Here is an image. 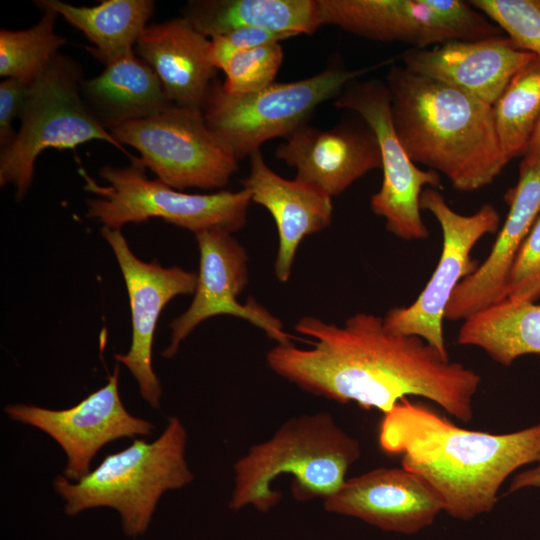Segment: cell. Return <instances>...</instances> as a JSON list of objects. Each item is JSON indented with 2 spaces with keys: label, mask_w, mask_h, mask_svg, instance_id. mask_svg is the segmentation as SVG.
Masks as SVG:
<instances>
[{
  "label": "cell",
  "mask_w": 540,
  "mask_h": 540,
  "mask_svg": "<svg viewBox=\"0 0 540 540\" xmlns=\"http://www.w3.org/2000/svg\"><path fill=\"white\" fill-rule=\"evenodd\" d=\"M295 330L311 337L313 347L277 344L266 362L301 389L384 414L401 399L419 396L462 422L472 420L481 376L418 336L392 332L383 318L357 313L340 327L303 316Z\"/></svg>",
  "instance_id": "1"
},
{
  "label": "cell",
  "mask_w": 540,
  "mask_h": 540,
  "mask_svg": "<svg viewBox=\"0 0 540 540\" xmlns=\"http://www.w3.org/2000/svg\"><path fill=\"white\" fill-rule=\"evenodd\" d=\"M378 442L435 492L443 512L467 521L491 512L503 482L540 460V423L504 434L470 430L403 398L384 414Z\"/></svg>",
  "instance_id": "2"
},
{
  "label": "cell",
  "mask_w": 540,
  "mask_h": 540,
  "mask_svg": "<svg viewBox=\"0 0 540 540\" xmlns=\"http://www.w3.org/2000/svg\"><path fill=\"white\" fill-rule=\"evenodd\" d=\"M385 83L396 135L414 163L462 192L491 184L507 165L492 105L404 66L391 67Z\"/></svg>",
  "instance_id": "3"
},
{
  "label": "cell",
  "mask_w": 540,
  "mask_h": 540,
  "mask_svg": "<svg viewBox=\"0 0 540 540\" xmlns=\"http://www.w3.org/2000/svg\"><path fill=\"white\" fill-rule=\"evenodd\" d=\"M360 456L358 439L343 430L330 413L291 417L235 462L229 508L252 506L268 512L281 500V492L273 490L272 483L283 474L292 477L296 500H324L341 488Z\"/></svg>",
  "instance_id": "4"
},
{
  "label": "cell",
  "mask_w": 540,
  "mask_h": 540,
  "mask_svg": "<svg viewBox=\"0 0 540 540\" xmlns=\"http://www.w3.org/2000/svg\"><path fill=\"white\" fill-rule=\"evenodd\" d=\"M186 438L182 422L171 416L156 440L135 439L106 455L78 481L56 477L53 486L65 502V512L76 515L110 507L119 512L126 535L143 534L163 493L181 489L194 478L185 459Z\"/></svg>",
  "instance_id": "5"
},
{
  "label": "cell",
  "mask_w": 540,
  "mask_h": 540,
  "mask_svg": "<svg viewBox=\"0 0 540 540\" xmlns=\"http://www.w3.org/2000/svg\"><path fill=\"white\" fill-rule=\"evenodd\" d=\"M140 157H130L125 167L103 166L101 185L83 167L78 172L83 189L96 197L86 200L88 218L114 230L128 223H140L157 217L185 228L195 235L224 229L231 233L242 229L247 220L251 194L245 188L231 192L190 194L174 189L160 180L148 179Z\"/></svg>",
  "instance_id": "6"
},
{
  "label": "cell",
  "mask_w": 540,
  "mask_h": 540,
  "mask_svg": "<svg viewBox=\"0 0 540 540\" xmlns=\"http://www.w3.org/2000/svg\"><path fill=\"white\" fill-rule=\"evenodd\" d=\"M84 80L81 65L59 53L29 86L16 137L0 151V185L12 184L17 200L27 194L36 160L46 149L100 140L132 157L88 108L81 94Z\"/></svg>",
  "instance_id": "7"
},
{
  "label": "cell",
  "mask_w": 540,
  "mask_h": 540,
  "mask_svg": "<svg viewBox=\"0 0 540 540\" xmlns=\"http://www.w3.org/2000/svg\"><path fill=\"white\" fill-rule=\"evenodd\" d=\"M372 67L348 70L332 63L323 71L293 82H274L246 94L227 93L216 79L202 107L207 126L238 160L250 157L265 142L287 138L307 124L323 102Z\"/></svg>",
  "instance_id": "8"
},
{
  "label": "cell",
  "mask_w": 540,
  "mask_h": 540,
  "mask_svg": "<svg viewBox=\"0 0 540 540\" xmlns=\"http://www.w3.org/2000/svg\"><path fill=\"white\" fill-rule=\"evenodd\" d=\"M109 132L122 146L136 149L158 180L180 191L223 188L239 168V161L210 130L199 108L172 104Z\"/></svg>",
  "instance_id": "9"
},
{
  "label": "cell",
  "mask_w": 540,
  "mask_h": 540,
  "mask_svg": "<svg viewBox=\"0 0 540 540\" xmlns=\"http://www.w3.org/2000/svg\"><path fill=\"white\" fill-rule=\"evenodd\" d=\"M322 25L381 42L430 48L453 40L475 41L503 31L461 0H317Z\"/></svg>",
  "instance_id": "10"
},
{
  "label": "cell",
  "mask_w": 540,
  "mask_h": 540,
  "mask_svg": "<svg viewBox=\"0 0 540 540\" xmlns=\"http://www.w3.org/2000/svg\"><path fill=\"white\" fill-rule=\"evenodd\" d=\"M420 208L432 213L441 227L440 260L417 299L408 306L390 309L383 320L392 332L418 336L449 357L442 327L446 307L456 286L478 267L471 258L473 247L484 235L497 231L500 216L490 204L474 214L462 215L431 187L422 191Z\"/></svg>",
  "instance_id": "11"
},
{
  "label": "cell",
  "mask_w": 540,
  "mask_h": 540,
  "mask_svg": "<svg viewBox=\"0 0 540 540\" xmlns=\"http://www.w3.org/2000/svg\"><path fill=\"white\" fill-rule=\"evenodd\" d=\"M334 106L358 114L376 135L383 181L371 198L374 214L383 217L386 229L398 238L426 239L429 232L421 217L420 196L425 188L441 185L440 175L431 169H420L405 151L393 126L386 83L355 79L343 88Z\"/></svg>",
  "instance_id": "12"
},
{
  "label": "cell",
  "mask_w": 540,
  "mask_h": 540,
  "mask_svg": "<svg viewBox=\"0 0 540 540\" xmlns=\"http://www.w3.org/2000/svg\"><path fill=\"white\" fill-rule=\"evenodd\" d=\"M7 416L49 435L63 449L67 462L63 476L78 481L90 470L97 452L106 444L125 437L147 436L150 421L130 414L119 394V366L107 383L66 409H48L30 404H9Z\"/></svg>",
  "instance_id": "13"
},
{
  "label": "cell",
  "mask_w": 540,
  "mask_h": 540,
  "mask_svg": "<svg viewBox=\"0 0 540 540\" xmlns=\"http://www.w3.org/2000/svg\"><path fill=\"white\" fill-rule=\"evenodd\" d=\"M231 234L211 229L195 235L200 261L194 297L188 309L170 323V343L161 352L164 358L174 357L182 341L201 322L217 315L247 320L278 344H290L294 338L283 330L277 317L254 299L249 298L246 304L238 301L248 283V255Z\"/></svg>",
  "instance_id": "14"
},
{
  "label": "cell",
  "mask_w": 540,
  "mask_h": 540,
  "mask_svg": "<svg viewBox=\"0 0 540 540\" xmlns=\"http://www.w3.org/2000/svg\"><path fill=\"white\" fill-rule=\"evenodd\" d=\"M102 237L113 250L122 272L131 310L132 339L127 353L115 354L137 381L142 398L159 408L162 387L152 367V345L160 313L177 295L194 294L197 274L181 267L144 262L131 251L121 230L102 226Z\"/></svg>",
  "instance_id": "15"
},
{
  "label": "cell",
  "mask_w": 540,
  "mask_h": 540,
  "mask_svg": "<svg viewBox=\"0 0 540 540\" xmlns=\"http://www.w3.org/2000/svg\"><path fill=\"white\" fill-rule=\"evenodd\" d=\"M323 506L328 512L405 535L430 526L443 512L435 492L403 467H380L346 479L337 492L323 500Z\"/></svg>",
  "instance_id": "16"
},
{
  "label": "cell",
  "mask_w": 540,
  "mask_h": 540,
  "mask_svg": "<svg viewBox=\"0 0 540 540\" xmlns=\"http://www.w3.org/2000/svg\"><path fill=\"white\" fill-rule=\"evenodd\" d=\"M275 157L296 170L295 178L331 197L382 167L376 135L365 121L362 125L342 123L328 130L305 124L277 146Z\"/></svg>",
  "instance_id": "17"
},
{
  "label": "cell",
  "mask_w": 540,
  "mask_h": 540,
  "mask_svg": "<svg viewBox=\"0 0 540 540\" xmlns=\"http://www.w3.org/2000/svg\"><path fill=\"white\" fill-rule=\"evenodd\" d=\"M535 57L501 35L409 48L401 55V61L415 74L458 88L493 106L512 77Z\"/></svg>",
  "instance_id": "18"
},
{
  "label": "cell",
  "mask_w": 540,
  "mask_h": 540,
  "mask_svg": "<svg viewBox=\"0 0 540 540\" xmlns=\"http://www.w3.org/2000/svg\"><path fill=\"white\" fill-rule=\"evenodd\" d=\"M505 200L509 212L488 257L455 288L445 318L466 320L504 299L507 277L522 243L540 215V159L523 158L516 185Z\"/></svg>",
  "instance_id": "19"
},
{
  "label": "cell",
  "mask_w": 540,
  "mask_h": 540,
  "mask_svg": "<svg viewBox=\"0 0 540 540\" xmlns=\"http://www.w3.org/2000/svg\"><path fill=\"white\" fill-rule=\"evenodd\" d=\"M250 171L242 180L251 201L265 207L278 231L275 275L285 283L294 264L297 249L309 235L326 229L332 220V197L300 179H285L265 162L260 150L249 157Z\"/></svg>",
  "instance_id": "20"
},
{
  "label": "cell",
  "mask_w": 540,
  "mask_h": 540,
  "mask_svg": "<svg viewBox=\"0 0 540 540\" xmlns=\"http://www.w3.org/2000/svg\"><path fill=\"white\" fill-rule=\"evenodd\" d=\"M209 40L183 17L147 25L135 54L156 73L171 103L202 109L217 69L207 57Z\"/></svg>",
  "instance_id": "21"
},
{
  "label": "cell",
  "mask_w": 540,
  "mask_h": 540,
  "mask_svg": "<svg viewBox=\"0 0 540 540\" xmlns=\"http://www.w3.org/2000/svg\"><path fill=\"white\" fill-rule=\"evenodd\" d=\"M81 94L108 131L154 116L173 104L154 70L135 52L106 63L99 75L84 80Z\"/></svg>",
  "instance_id": "22"
},
{
  "label": "cell",
  "mask_w": 540,
  "mask_h": 540,
  "mask_svg": "<svg viewBox=\"0 0 540 540\" xmlns=\"http://www.w3.org/2000/svg\"><path fill=\"white\" fill-rule=\"evenodd\" d=\"M182 17L207 38L244 27L311 35L322 26L317 0H191Z\"/></svg>",
  "instance_id": "23"
},
{
  "label": "cell",
  "mask_w": 540,
  "mask_h": 540,
  "mask_svg": "<svg viewBox=\"0 0 540 540\" xmlns=\"http://www.w3.org/2000/svg\"><path fill=\"white\" fill-rule=\"evenodd\" d=\"M80 30L94 47L88 51L106 64L134 52L141 33L155 9L152 0H104L92 7L60 0H39Z\"/></svg>",
  "instance_id": "24"
},
{
  "label": "cell",
  "mask_w": 540,
  "mask_h": 540,
  "mask_svg": "<svg viewBox=\"0 0 540 540\" xmlns=\"http://www.w3.org/2000/svg\"><path fill=\"white\" fill-rule=\"evenodd\" d=\"M457 343L478 347L503 366L526 354H540V305L493 304L463 321Z\"/></svg>",
  "instance_id": "25"
},
{
  "label": "cell",
  "mask_w": 540,
  "mask_h": 540,
  "mask_svg": "<svg viewBox=\"0 0 540 540\" xmlns=\"http://www.w3.org/2000/svg\"><path fill=\"white\" fill-rule=\"evenodd\" d=\"M492 107L505 158L523 156L540 119V57L512 77Z\"/></svg>",
  "instance_id": "26"
},
{
  "label": "cell",
  "mask_w": 540,
  "mask_h": 540,
  "mask_svg": "<svg viewBox=\"0 0 540 540\" xmlns=\"http://www.w3.org/2000/svg\"><path fill=\"white\" fill-rule=\"evenodd\" d=\"M42 16L22 30H0V75L31 85L60 53L67 39L55 33L58 13L37 5Z\"/></svg>",
  "instance_id": "27"
},
{
  "label": "cell",
  "mask_w": 540,
  "mask_h": 540,
  "mask_svg": "<svg viewBox=\"0 0 540 540\" xmlns=\"http://www.w3.org/2000/svg\"><path fill=\"white\" fill-rule=\"evenodd\" d=\"M521 49L540 57V0H472Z\"/></svg>",
  "instance_id": "28"
},
{
  "label": "cell",
  "mask_w": 540,
  "mask_h": 540,
  "mask_svg": "<svg viewBox=\"0 0 540 540\" xmlns=\"http://www.w3.org/2000/svg\"><path fill=\"white\" fill-rule=\"evenodd\" d=\"M279 43H270L236 53L223 72V89L230 94H246L264 89L275 82L283 62Z\"/></svg>",
  "instance_id": "29"
},
{
  "label": "cell",
  "mask_w": 540,
  "mask_h": 540,
  "mask_svg": "<svg viewBox=\"0 0 540 540\" xmlns=\"http://www.w3.org/2000/svg\"><path fill=\"white\" fill-rule=\"evenodd\" d=\"M540 298V215L510 268L503 301L534 302Z\"/></svg>",
  "instance_id": "30"
},
{
  "label": "cell",
  "mask_w": 540,
  "mask_h": 540,
  "mask_svg": "<svg viewBox=\"0 0 540 540\" xmlns=\"http://www.w3.org/2000/svg\"><path fill=\"white\" fill-rule=\"evenodd\" d=\"M291 37L295 35L263 28H238L209 40L208 61L215 69L223 71L236 53L270 43H279Z\"/></svg>",
  "instance_id": "31"
},
{
  "label": "cell",
  "mask_w": 540,
  "mask_h": 540,
  "mask_svg": "<svg viewBox=\"0 0 540 540\" xmlns=\"http://www.w3.org/2000/svg\"><path fill=\"white\" fill-rule=\"evenodd\" d=\"M28 90L29 85L12 78H5L0 83V151L16 137L12 123L19 118Z\"/></svg>",
  "instance_id": "32"
},
{
  "label": "cell",
  "mask_w": 540,
  "mask_h": 540,
  "mask_svg": "<svg viewBox=\"0 0 540 540\" xmlns=\"http://www.w3.org/2000/svg\"><path fill=\"white\" fill-rule=\"evenodd\" d=\"M529 487L540 488V460L537 461L535 467L520 472L513 477L508 493Z\"/></svg>",
  "instance_id": "33"
},
{
  "label": "cell",
  "mask_w": 540,
  "mask_h": 540,
  "mask_svg": "<svg viewBox=\"0 0 540 540\" xmlns=\"http://www.w3.org/2000/svg\"><path fill=\"white\" fill-rule=\"evenodd\" d=\"M523 158L540 159V119L533 131Z\"/></svg>",
  "instance_id": "34"
}]
</instances>
